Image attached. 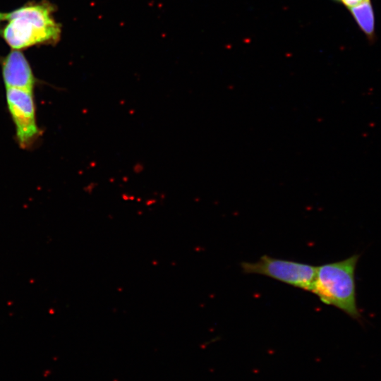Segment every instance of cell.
<instances>
[{
    "mask_svg": "<svg viewBox=\"0 0 381 381\" xmlns=\"http://www.w3.org/2000/svg\"><path fill=\"white\" fill-rule=\"evenodd\" d=\"M54 6L47 1L28 3L6 13L1 30L6 44L14 50L40 44H56L61 39V25L54 17Z\"/></svg>",
    "mask_w": 381,
    "mask_h": 381,
    "instance_id": "cell-1",
    "label": "cell"
},
{
    "mask_svg": "<svg viewBox=\"0 0 381 381\" xmlns=\"http://www.w3.org/2000/svg\"><path fill=\"white\" fill-rule=\"evenodd\" d=\"M334 1H339V0H334Z\"/></svg>",
    "mask_w": 381,
    "mask_h": 381,
    "instance_id": "cell-9",
    "label": "cell"
},
{
    "mask_svg": "<svg viewBox=\"0 0 381 381\" xmlns=\"http://www.w3.org/2000/svg\"><path fill=\"white\" fill-rule=\"evenodd\" d=\"M1 75L6 88L33 90L37 80L20 50L11 51L1 60Z\"/></svg>",
    "mask_w": 381,
    "mask_h": 381,
    "instance_id": "cell-5",
    "label": "cell"
},
{
    "mask_svg": "<svg viewBox=\"0 0 381 381\" xmlns=\"http://www.w3.org/2000/svg\"><path fill=\"white\" fill-rule=\"evenodd\" d=\"M6 100L15 126L17 143L22 149H30L41 135L33 90L6 88Z\"/></svg>",
    "mask_w": 381,
    "mask_h": 381,
    "instance_id": "cell-4",
    "label": "cell"
},
{
    "mask_svg": "<svg viewBox=\"0 0 381 381\" xmlns=\"http://www.w3.org/2000/svg\"><path fill=\"white\" fill-rule=\"evenodd\" d=\"M349 9L368 40L373 41L375 35V16L370 1H365Z\"/></svg>",
    "mask_w": 381,
    "mask_h": 381,
    "instance_id": "cell-6",
    "label": "cell"
},
{
    "mask_svg": "<svg viewBox=\"0 0 381 381\" xmlns=\"http://www.w3.org/2000/svg\"><path fill=\"white\" fill-rule=\"evenodd\" d=\"M360 255L317 266L311 292L325 304L336 307L349 317L361 318L356 300L355 272Z\"/></svg>",
    "mask_w": 381,
    "mask_h": 381,
    "instance_id": "cell-2",
    "label": "cell"
},
{
    "mask_svg": "<svg viewBox=\"0 0 381 381\" xmlns=\"http://www.w3.org/2000/svg\"><path fill=\"white\" fill-rule=\"evenodd\" d=\"M245 274L264 275L304 291H311L317 266L262 255L256 262L241 263Z\"/></svg>",
    "mask_w": 381,
    "mask_h": 381,
    "instance_id": "cell-3",
    "label": "cell"
},
{
    "mask_svg": "<svg viewBox=\"0 0 381 381\" xmlns=\"http://www.w3.org/2000/svg\"><path fill=\"white\" fill-rule=\"evenodd\" d=\"M5 18H6V13H0V23L5 20Z\"/></svg>",
    "mask_w": 381,
    "mask_h": 381,
    "instance_id": "cell-8",
    "label": "cell"
},
{
    "mask_svg": "<svg viewBox=\"0 0 381 381\" xmlns=\"http://www.w3.org/2000/svg\"><path fill=\"white\" fill-rule=\"evenodd\" d=\"M365 1L368 0H339V1L349 8L358 6Z\"/></svg>",
    "mask_w": 381,
    "mask_h": 381,
    "instance_id": "cell-7",
    "label": "cell"
}]
</instances>
